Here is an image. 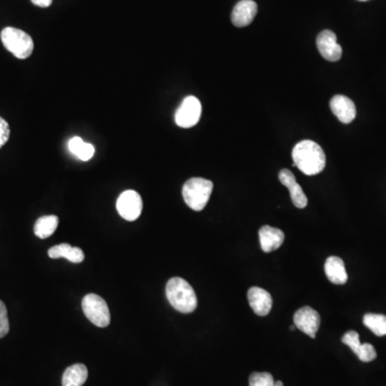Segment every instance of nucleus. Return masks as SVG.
Wrapping results in <instances>:
<instances>
[{
  "mask_svg": "<svg viewBox=\"0 0 386 386\" xmlns=\"http://www.w3.org/2000/svg\"><path fill=\"white\" fill-rule=\"evenodd\" d=\"M294 166L306 175L321 173L326 166V157L322 147L310 140L297 143L292 152Z\"/></svg>",
  "mask_w": 386,
  "mask_h": 386,
  "instance_id": "nucleus-1",
  "label": "nucleus"
},
{
  "mask_svg": "<svg viewBox=\"0 0 386 386\" xmlns=\"http://www.w3.org/2000/svg\"><path fill=\"white\" fill-rule=\"evenodd\" d=\"M166 299L172 307L182 313H191L197 309L198 299L195 290L180 277L168 280L166 288Z\"/></svg>",
  "mask_w": 386,
  "mask_h": 386,
  "instance_id": "nucleus-2",
  "label": "nucleus"
},
{
  "mask_svg": "<svg viewBox=\"0 0 386 386\" xmlns=\"http://www.w3.org/2000/svg\"><path fill=\"white\" fill-rule=\"evenodd\" d=\"M213 188L211 180L201 177L190 178L183 187L184 201L193 211H203L209 203Z\"/></svg>",
  "mask_w": 386,
  "mask_h": 386,
  "instance_id": "nucleus-3",
  "label": "nucleus"
},
{
  "mask_svg": "<svg viewBox=\"0 0 386 386\" xmlns=\"http://www.w3.org/2000/svg\"><path fill=\"white\" fill-rule=\"evenodd\" d=\"M3 46L19 60H26L33 54V40L28 33L15 27H6L0 35Z\"/></svg>",
  "mask_w": 386,
  "mask_h": 386,
  "instance_id": "nucleus-4",
  "label": "nucleus"
},
{
  "mask_svg": "<svg viewBox=\"0 0 386 386\" xmlns=\"http://www.w3.org/2000/svg\"><path fill=\"white\" fill-rule=\"evenodd\" d=\"M84 315L97 327H107L111 323V313L107 301L97 294H87L82 301Z\"/></svg>",
  "mask_w": 386,
  "mask_h": 386,
  "instance_id": "nucleus-5",
  "label": "nucleus"
},
{
  "mask_svg": "<svg viewBox=\"0 0 386 386\" xmlns=\"http://www.w3.org/2000/svg\"><path fill=\"white\" fill-rule=\"evenodd\" d=\"M202 105L200 100L193 96L185 98L175 113V123L180 128H191L201 119Z\"/></svg>",
  "mask_w": 386,
  "mask_h": 386,
  "instance_id": "nucleus-6",
  "label": "nucleus"
},
{
  "mask_svg": "<svg viewBox=\"0 0 386 386\" xmlns=\"http://www.w3.org/2000/svg\"><path fill=\"white\" fill-rule=\"evenodd\" d=\"M117 211L125 220L134 221L142 213L143 201L141 195L134 190H127L117 200Z\"/></svg>",
  "mask_w": 386,
  "mask_h": 386,
  "instance_id": "nucleus-7",
  "label": "nucleus"
},
{
  "mask_svg": "<svg viewBox=\"0 0 386 386\" xmlns=\"http://www.w3.org/2000/svg\"><path fill=\"white\" fill-rule=\"evenodd\" d=\"M293 320L294 325L297 326V328L305 333L306 335H308L311 338H315L321 322L320 315L317 313V311L309 306H306L295 313Z\"/></svg>",
  "mask_w": 386,
  "mask_h": 386,
  "instance_id": "nucleus-8",
  "label": "nucleus"
},
{
  "mask_svg": "<svg viewBox=\"0 0 386 386\" xmlns=\"http://www.w3.org/2000/svg\"><path fill=\"white\" fill-rule=\"evenodd\" d=\"M317 46L322 58L328 62H338L342 58V48L337 42L334 31H321L317 38Z\"/></svg>",
  "mask_w": 386,
  "mask_h": 386,
  "instance_id": "nucleus-9",
  "label": "nucleus"
},
{
  "mask_svg": "<svg viewBox=\"0 0 386 386\" xmlns=\"http://www.w3.org/2000/svg\"><path fill=\"white\" fill-rule=\"evenodd\" d=\"M258 13V5L254 0H240L233 9L231 21L236 27H246L252 24Z\"/></svg>",
  "mask_w": 386,
  "mask_h": 386,
  "instance_id": "nucleus-10",
  "label": "nucleus"
},
{
  "mask_svg": "<svg viewBox=\"0 0 386 386\" xmlns=\"http://www.w3.org/2000/svg\"><path fill=\"white\" fill-rule=\"evenodd\" d=\"M329 107L333 114L344 123H350L356 119V107L354 102L346 96L337 95L332 98Z\"/></svg>",
  "mask_w": 386,
  "mask_h": 386,
  "instance_id": "nucleus-11",
  "label": "nucleus"
},
{
  "mask_svg": "<svg viewBox=\"0 0 386 386\" xmlns=\"http://www.w3.org/2000/svg\"><path fill=\"white\" fill-rule=\"evenodd\" d=\"M279 180L282 185L289 189L290 195H291L292 202L297 209H305L308 203V200L306 197L305 192L301 185L297 182V178L294 176L290 170H281L279 173Z\"/></svg>",
  "mask_w": 386,
  "mask_h": 386,
  "instance_id": "nucleus-12",
  "label": "nucleus"
},
{
  "mask_svg": "<svg viewBox=\"0 0 386 386\" xmlns=\"http://www.w3.org/2000/svg\"><path fill=\"white\" fill-rule=\"evenodd\" d=\"M249 304L252 306V310L260 317H265L272 310V299L270 292L262 288L252 287L248 290Z\"/></svg>",
  "mask_w": 386,
  "mask_h": 386,
  "instance_id": "nucleus-13",
  "label": "nucleus"
},
{
  "mask_svg": "<svg viewBox=\"0 0 386 386\" xmlns=\"http://www.w3.org/2000/svg\"><path fill=\"white\" fill-rule=\"evenodd\" d=\"M261 248L264 252H275L285 242V233L277 228L264 225L258 231Z\"/></svg>",
  "mask_w": 386,
  "mask_h": 386,
  "instance_id": "nucleus-14",
  "label": "nucleus"
},
{
  "mask_svg": "<svg viewBox=\"0 0 386 386\" xmlns=\"http://www.w3.org/2000/svg\"><path fill=\"white\" fill-rule=\"evenodd\" d=\"M324 270L327 279L334 285H344L348 281L344 262L339 256H329L325 262Z\"/></svg>",
  "mask_w": 386,
  "mask_h": 386,
  "instance_id": "nucleus-15",
  "label": "nucleus"
},
{
  "mask_svg": "<svg viewBox=\"0 0 386 386\" xmlns=\"http://www.w3.org/2000/svg\"><path fill=\"white\" fill-rule=\"evenodd\" d=\"M49 256L51 258H64L71 263H82L85 254L83 250L78 247H72L69 244H60L49 249Z\"/></svg>",
  "mask_w": 386,
  "mask_h": 386,
  "instance_id": "nucleus-16",
  "label": "nucleus"
},
{
  "mask_svg": "<svg viewBox=\"0 0 386 386\" xmlns=\"http://www.w3.org/2000/svg\"><path fill=\"white\" fill-rule=\"evenodd\" d=\"M88 377V370L83 364H76L64 370L62 386H83Z\"/></svg>",
  "mask_w": 386,
  "mask_h": 386,
  "instance_id": "nucleus-17",
  "label": "nucleus"
},
{
  "mask_svg": "<svg viewBox=\"0 0 386 386\" xmlns=\"http://www.w3.org/2000/svg\"><path fill=\"white\" fill-rule=\"evenodd\" d=\"M58 223H60V219L58 216H43L35 223L33 232L41 240H45L54 234L55 231L58 229Z\"/></svg>",
  "mask_w": 386,
  "mask_h": 386,
  "instance_id": "nucleus-18",
  "label": "nucleus"
},
{
  "mask_svg": "<svg viewBox=\"0 0 386 386\" xmlns=\"http://www.w3.org/2000/svg\"><path fill=\"white\" fill-rule=\"evenodd\" d=\"M68 148H69L71 154L78 157L82 161H88L93 158L95 155V147L89 143H85L80 137H74L68 143Z\"/></svg>",
  "mask_w": 386,
  "mask_h": 386,
  "instance_id": "nucleus-19",
  "label": "nucleus"
},
{
  "mask_svg": "<svg viewBox=\"0 0 386 386\" xmlns=\"http://www.w3.org/2000/svg\"><path fill=\"white\" fill-rule=\"evenodd\" d=\"M362 322L368 328L377 336L382 337L386 335V315L378 313H367L364 315Z\"/></svg>",
  "mask_w": 386,
  "mask_h": 386,
  "instance_id": "nucleus-20",
  "label": "nucleus"
},
{
  "mask_svg": "<svg viewBox=\"0 0 386 386\" xmlns=\"http://www.w3.org/2000/svg\"><path fill=\"white\" fill-rule=\"evenodd\" d=\"M249 386H283V383L275 381L268 372H254L249 378Z\"/></svg>",
  "mask_w": 386,
  "mask_h": 386,
  "instance_id": "nucleus-21",
  "label": "nucleus"
},
{
  "mask_svg": "<svg viewBox=\"0 0 386 386\" xmlns=\"http://www.w3.org/2000/svg\"><path fill=\"white\" fill-rule=\"evenodd\" d=\"M342 342L346 344V346H348L351 350L353 351L356 354L358 353L360 346H362L360 342V336H358V332H356V331H349V332H346V334L342 336Z\"/></svg>",
  "mask_w": 386,
  "mask_h": 386,
  "instance_id": "nucleus-22",
  "label": "nucleus"
},
{
  "mask_svg": "<svg viewBox=\"0 0 386 386\" xmlns=\"http://www.w3.org/2000/svg\"><path fill=\"white\" fill-rule=\"evenodd\" d=\"M356 356L362 362H369L377 358V351L372 344H362Z\"/></svg>",
  "mask_w": 386,
  "mask_h": 386,
  "instance_id": "nucleus-23",
  "label": "nucleus"
},
{
  "mask_svg": "<svg viewBox=\"0 0 386 386\" xmlns=\"http://www.w3.org/2000/svg\"><path fill=\"white\" fill-rule=\"evenodd\" d=\"M10 331L9 319H8L7 307L0 301V338H3Z\"/></svg>",
  "mask_w": 386,
  "mask_h": 386,
  "instance_id": "nucleus-24",
  "label": "nucleus"
},
{
  "mask_svg": "<svg viewBox=\"0 0 386 386\" xmlns=\"http://www.w3.org/2000/svg\"><path fill=\"white\" fill-rule=\"evenodd\" d=\"M10 138V127L9 123L0 117V148L6 145Z\"/></svg>",
  "mask_w": 386,
  "mask_h": 386,
  "instance_id": "nucleus-25",
  "label": "nucleus"
},
{
  "mask_svg": "<svg viewBox=\"0 0 386 386\" xmlns=\"http://www.w3.org/2000/svg\"><path fill=\"white\" fill-rule=\"evenodd\" d=\"M31 3L35 6H38V7L48 8L52 5L53 0H31Z\"/></svg>",
  "mask_w": 386,
  "mask_h": 386,
  "instance_id": "nucleus-26",
  "label": "nucleus"
},
{
  "mask_svg": "<svg viewBox=\"0 0 386 386\" xmlns=\"http://www.w3.org/2000/svg\"><path fill=\"white\" fill-rule=\"evenodd\" d=\"M290 329H291V331H295V329H297V326H295V325H293V326L290 327Z\"/></svg>",
  "mask_w": 386,
  "mask_h": 386,
  "instance_id": "nucleus-27",
  "label": "nucleus"
},
{
  "mask_svg": "<svg viewBox=\"0 0 386 386\" xmlns=\"http://www.w3.org/2000/svg\"><path fill=\"white\" fill-rule=\"evenodd\" d=\"M360 1H367V0H360Z\"/></svg>",
  "mask_w": 386,
  "mask_h": 386,
  "instance_id": "nucleus-28",
  "label": "nucleus"
}]
</instances>
